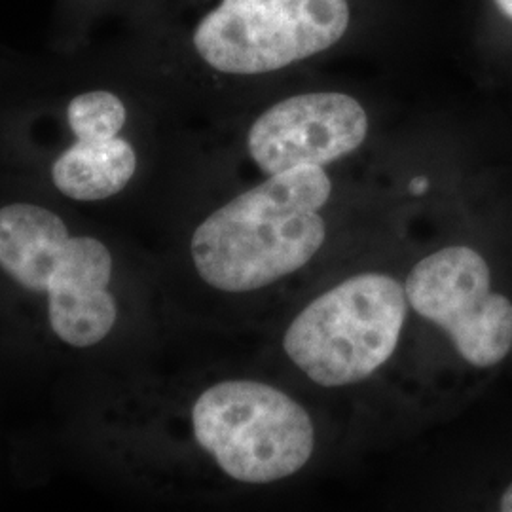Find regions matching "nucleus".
Instances as JSON below:
<instances>
[{
    "mask_svg": "<svg viewBox=\"0 0 512 512\" xmlns=\"http://www.w3.org/2000/svg\"><path fill=\"white\" fill-rule=\"evenodd\" d=\"M67 118L78 139H109L124 128L126 107L114 93H82L71 101Z\"/></svg>",
    "mask_w": 512,
    "mask_h": 512,
    "instance_id": "obj_9",
    "label": "nucleus"
},
{
    "mask_svg": "<svg viewBox=\"0 0 512 512\" xmlns=\"http://www.w3.org/2000/svg\"><path fill=\"white\" fill-rule=\"evenodd\" d=\"M348 25V0H222L198 25L194 46L220 73L251 76L329 50Z\"/></svg>",
    "mask_w": 512,
    "mask_h": 512,
    "instance_id": "obj_5",
    "label": "nucleus"
},
{
    "mask_svg": "<svg viewBox=\"0 0 512 512\" xmlns=\"http://www.w3.org/2000/svg\"><path fill=\"white\" fill-rule=\"evenodd\" d=\"M499 511L512 512V482L499 497Z\"/></svg>",
    "mask_w": 512,
    "mask_h": 512,
    "instance_id": "obj_10",
    "label": "nucleus"
},
{
    "mask_svg": "<svg viewBox=\"0 0 512 512\" xmlns=\"http://www.w3.org/2000/svg\"><path fill=\"white\" fill-rule=\"evenodd\" d=\"M368 116L351 95H294L266 110L249 131L247 147L268 175L294 167L332 164L363 145Z\"/></svg>",
    "mask_w": 512,
    "mask_h": 512,
    "instance_id": "obj_7",
    "label": "nucleus"
},
{
    "mask_svg": "<svg viewBox=\"0 0 512 512\" xmlns=\"http://www.w3.org/2000/svg\"><path fill=\"white\" fill-rule=\"evenodd\" d=\"M427 179H423V177H420V179H416L414 183H412V192L414 194H423L425 190H427Z\"/></svg>",
    "mask_w": 512,
    "mask_h": 512,
    "instance_id": "obj_12",
    "label": "nucleus"
},
{
    "mask_svg": "<svg viewBox=\"0 0 512 512\" xmlns=\"http://www.w3.org/2000/svg\"><path fill=\"white\" fill-rule=\"evenodd\" d=\"M194 437L224 475L272 484L296 475L315 450L308 410L272 385L230 380L205 389L192 408Z\"/></svg>",
    "mask_w": 512,
    "mask_h": 512,
    "instance_id": "obj_4",
    "label": "nucleus"
},
{
    "mask_svg": "<svg viewBox=\"0 0 512 512\" xmlns=\"http://www.w3.org/2000/svg\"><path fill=\"white\" fill-rule=\"evenodd\" d=\"M332 194L323 167L270 175L203 220L192 236L198 274L224 293H253L308 266L327 238Z\"/></svg>",
    "mask_w": 512,
    "mask_h": 512,
    "instance_id": "obj_1",
    "label": "nucleus"
},
{
    "mask_svg": "<svg viewBox=\"0 0 512 512\" xmlns=\"http://www.w3.org/2000/svg\"><path fill=\"white\" fill-rule=\"evenodd\" d=\"M499 12L512 21V0H494Z\"/></svg>",
    "mask_w": 512,
    "mask_h": 512,
    "instance_id": "obj_11",
    "label": "nucleus"
},
{
    "mask_svg": "<svg viewBox=\"0 0 512 512\" xmlns=\"http://www.w3.org/2000/svg\"><path fill=\"white\" fill-rule=\"evenodd\" d=\"M137 156L128 141L78 139L52 167L59 192L78 202H99L118 194L131 181Z\"/></svg>",
    "mask_w": 512,
    "mask_h": 512,
    "instance_id": "obj_8",
    "label": "nucleus"
},
{
    "mask_svg": "<svg viewBox=\"0 0 512 512\" xmlns=\"http://www.w3.org/2000/svg\"><path fill=\"white\" fill-rule=\"evenodd\" d=\"M408 304L448 334L465 363L492 368L512 351V302L492 287L488 260L450 245L418 262L404 285Z\"/></svg>",
    "mask_w": 512,
    "mask_h": 512,
    "instance_id": "obj_6",
    "label": "nucleus"
},
{
    "mask_svg": "<svg viewBox=\"0 0 512 512\" xmlns=\"http://www.w3.org/2000/svg\"><path fill=\"white\" fill-rule=\"evenodd\" d=\"M0 268L21 287L48 294L55 336L73 348L99 344L116 323L112 258L99 239L71 238L55 213L12 203L0 209Z\"/></svg>",
    "mask_w": 512,
    "mask_h": 512,
    "instance_id": "obj_2",
    "label": "nucleus"
},
{
    "mask_svg": "<svg viewBox=\"0 0 512 512\" xmlns=\"http://www.w3.org/2000/svg\"><path fill=\"white\" fill-rule=\"evenodd\" d=\"M406 313V291L395 277L353 275L294 317L283 348L317 385L359 384L393 357Z\"/></svg>",
    "mask_w": 512,
    "mask_h": 512,
    "instance_id": "obj_3",
    "label": "nucleus"
}]
</instances>
